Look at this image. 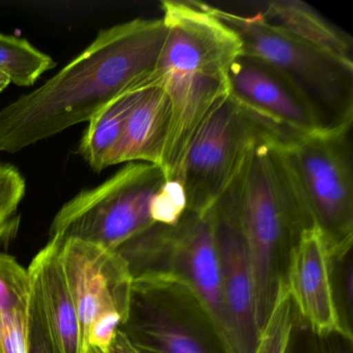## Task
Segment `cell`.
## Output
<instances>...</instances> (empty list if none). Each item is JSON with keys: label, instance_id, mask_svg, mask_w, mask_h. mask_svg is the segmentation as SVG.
<instances>
[{"label": "cell", "instance_id": "cell-1", "mask_svg": "<svg viewBox=\"0 0 353 353\" xmlns=\"http://www.w3.org/2000/svg\"><path fill=\"white\" fill-rule=\"evenodd\" d=\"M167 36L163 18H137L99 32L57 75L0 110V152H20L88 123L121 94L156 86Z\"/></svg>", "mask_w": 353, "mask_h": 353}, {"label": "cell", "instance_id": "cell-10", "mask_svg": "<svg viewBox=\"0 0 353 353\" xmlns=\"http://www.w3.org/2000/svg\"><path fill=\"white\" fill-rule=\"evenodd\" d=\"M237 176L212 206L222 270V348L224 353H253L259 324L253 276L239 214Z\"/></svg>", "mask_w": 353, "mask_h": 353}, {"label": "cell", "instance_id": "cell-6", "mask_svg": "<svg viewBox=\"0 0 353 353\" xmlns=\"http://www.w3.org/2000/svg\"><path fill=\"white\" fill-rule=\"evenodd\" d=\"M208 7L239 37L243 54L292 80L321 111L328 125L353 117V67L301 42L259 13L241 16Z\"/></svg>", "mask_w": 353, "mask_h": 353}, {"label": "cell", "instance_id": "cell-23", "mask_svg": "<svg viewBox=\"0 0 353 353\" xmlns=\"http://www.w3.org/2000/svg\"><path fill=\"white\" fill-rule=\"evenodd\" d=\"M26 179L13 165L0 164V226L15 218L26 195Z\"/></svg>", "mask_w": 353, "mask_h": 353}, {"label": "cell", "instance_id": "cell-8", "mask_svg": "<svg viewBox=\"0 0 353 353\" xmlns=\"http://www.w3.org/2000/svg\"><path fill=\"white\" fill-rule=\"evenodd\" d=\"M61 241V265L79 317L84 352L107 353L129 316L134 281L129 264L102 245Z\"/></svg>", "mask_w": 353, "mask_h": 353}, {"label": "cell", "instance_id": "cell-24", "mask_svg": "<svg viewBox=\"0 0 353 353\" xmlns=\"http://www.w3.org/2000/svg\"><path fill=\"white\" fill-rule=\"evenodd\" d=\"M28 353H59L32 291L28 318Z\"/></svg>", "mask_w": 353, "mask_h": 353}, {"label": "cell", "instance_id": "cell-16", "mask_svg": "<svg viewBox=\"0 0 353 353\" xmlns=\"http://www.w3.org/2000/svg\"><path fill=\"white\" fill-rule=\"evenodd\" d=\"M258 13L265 21L332 59L353 67L352 39L299 0H272Z\"/></svg>", "mask_w": 353, "mask_h": 353}, {"label": "cell", "instance_id": "cell-4", "mask_svg": "<svg viewBox=\"0 0 353 353\" xmlns=\"http://www.w3.org/2000/svg\"><path fill=\"white\" fill-rule=\"evenodd\" d=\"M353 117L309 134H288L279 150L310 222L323 231L334 253L350 247L353 172L349 133Z\"/></svg>", "mask_w": 353, "mask_h": 353}, {"label": "cell", "instance_id": "cell-14", "mask_svg": "<svg viewBox=\"0 0 353 353\" xmlns=\"http://www.w3.org/2000/svg\"><path fill=\"white\" fill-rule=\"evenodd\" d=\"M61 245L59 237H50L30 262L32 294L59 353H85L77 310L61 265Z\"/></svg>", "mask_w": 353, "mask_h": 353}, {"label": "cell", "instance_id": "cell-26", "mask_svg": "<svg viewBox=\"0 0 353 353\" xmlns=\"http://www.w3.org/2000/svg\"><path fill=\"white\" fill-rule=\"evenodd\" d=\"M18 227H19V218L18 216H15L9 222L1 225L0 226V243L11 239V236H13L17 231Z\"/></svg>", "mask_w": 353, "mask_h": 353}, {"label": "cell", "instance_id": "cell-27", "mask_svg": "<svg viewBox=\"0 0 353 353\" xmlns=\"http://www.w3.org/2000/svg\"><path fill=\"white\" fill-rule=\"evenodd\" d=\"M0 353H1V351H0Z\"/></svg>", "mask_w": 353, "mask_h": 353}, {"label": "cell", "instance_id": "cell-18", "mask_svg": "<svg viewBox=\"0 0 353 353\" xmlns=\"http://www.w3.org/2000/svg\"><path fill=\"white\" fill-rule=\"evenodd\" d=\"M55 61L28 41L0 34V92L9 84L32 86L55 67Z\"/></svg>", "mask_w": 353, "mask_h": 353}, {"label": "cell", "instance_id": "cell-19", "mask_svg": "<svg viewBox=\"0 0 353 353\" xmlns=\"http://www.w3.org/2000/svg\"><path fill=\"white\" fill-rule=\"evenodd\" d=\"M294 307L289 296L285 281L281 279L274 286L272 303L262 323L253 353H289L293 332Z\"/></svg>", "mask_w": 353, "mask_h": 353}, {"label": "cell", "instance_id": "cell-2", "mask_svg": "<svg viewBox=\"0 0 353 353\" xmlns=\"http://www.w3.org/2000/svg\"><path fill=\"white\" fill-rule=\"evenodd\" d=\"M161 8L168 36L154 79L168 96L171 108L161 168L167 181H181L192 139L230 94L229 68L243 53V45L205 3L164 0Z\"/></svg>", "mask_w": 353, "mask_h": 353}, {"label": "cell", "instance_id": "cell-20", "mask_svg": "<svg viewBox=\"0 0 353 353\" xmlns=\"http://www.w3.org/2000/svg\"><path fill=\"white\" fill-rule=\"evenodd\" d=\"M32 299V283L28 268L13 256L0 253V313L28 307Z\"/></svg>", "mask_w": 353, "mask_h": 353}, {"label": "cell", "instance_id": "cell-12", "mask_svg": "<svg viewBox=\"0 0 353 353\" xmlns=\"http://www.w3.org/2000/svg\"><path fill=\"white\" fill-rule=\"evenodd\" d=\"M334 250L319 226L301 229L293 243L285 279L293 307L315 334H345L332 282Z\"/></svg>", "mask_w": 353, "mask_h": 353}, {"label": "cell", "instance_id": "cell-17", "mask_svg": "<svg viewBox=\"0 0 353 353\" xmlns=\"http://www.w3.org/2000/svg\"><path fill=\"white\" fill-rule=\"evenodd\" d=\"M145 90L148 88L130 90L121 94L88 121L77 154L92 170L100 172L110 167L111 158L123 137L130 115Z\"/></svg>", "mask_w": 353, "mask_h": 353}, {"label": "cell", "instance_id": "cell-15", "mask_svg": "<svg viewBox=\"0 0 353 353\" xmlns=\"http://www.w3.org/2000/svg\"><path fill=\"white\" fill-rule=\"evenodd\" d=\"M170 123V102L165 90L159 85L144 90L130 115L110 166L135 162L162 166Z\"/></svg>", "mask_w": 353, "mask_h": 353}, {"label": "cell", "instance_id": "cell-9", "mask_svg": "<svg viewBox=\"0 0 353 353\" xmlns=\"http://www.w3.org/2000/svg\"><path fill=\"white\" fill-rule=\"evenodd\" d=\"M190 291L170 274L146 272L134 276L127 321L121 330L141 353H219L191 312L197 301L183 303ZM208 319V318H206Z\"/></svg>", "mask_w": 353, "mask_h": 353}, {"label": "cell", "instance_id": "cell-13", "mask_svg": "<svg viewBox=\"0 0 353 353\" xmlns=\"http://www.w3.org/2000/svg\"><path fill=\"white\" fill-rule=\"evenodd\" d=\"M167 250L177 268L169 274L193 295L222 346V270L212 208L203 214L185 212L173 227Z\"/></svg>", "mask_w": 353, "mask_h": 353}, {"label": "cell", "instance_id": "cell-5", "mask_svg": "<svg viewBox=\"0 0 353 353\" xmlns=\"http://www.w3.org/2000/svg\"><path fill=\"white\" fill-rule=\"evenodd\" d=\"M166 181L160 166L127 163L98 187L63 204L51 223L49 236L81 239L117 252L156 226L152 202Z\"/></svg>", "mask_w": 353, "mask_h": 353}, {"label": "cell", "instance_id": "cell-3", "mask_svg": "<svg viewBox=\"0 0 353 353\" xmlns=\"http://www.w3.org/2000/svg\"><path fill=\"white\" fill-rule=\"evenodd\" d=\"M268 137L251 150L239 181V214L255 289L259 330L274 290V263L281 248L309 226L284 161L279 140Z\"/></svg>", "mask_w": 353, "mask_h": 353}, {"label": "cell", "instance_id": "cell-25", "mask_svg": "<svg viewBox=\"0 0 353 353\" xmlns=\"http://www.w3.org/2000/svg\"><path fill=\"white\" fill-rule=\"evenodd\" d=\"M107 353H141L132 344L127 334L121 330L117 332L114 342L111 345Z\"/></svg>", "mask_w": 353, "mask_h": 353}, {"label": "cell", "instance_id": "cell-22", "mask_svg": "<svg viewBox=\"0 0 353 353\" xmlns=\"http://www.w3.org/2000/svg\"><path fill=\"white\" fill-rule=\"evenodd\" d=\"M30 307L0 313L1 353H28Z\"/></svg>", "mask_w": 353, "mask_h": 353}, {"label": "cell", "instance_id": "cell-11", "mask_svg": "<svg viewBox=\"0 0 353 353\" xmlns=\"http://www.w3.org/2000/svg\"><path fill=\"white\" fill-rule=\"evenodd\" d=\"M230 94L286 134L328 127L321 111L287 76L241 53L228 72Z\"/></svg>", "mask_w": 353, "mask_h": 353}, {"label": "cell", "instance_id": "cell-7", "mask_svg": "<svg viewBox=\"0 0 353 353\" xmlns=\"http://www.w3.org/2000/svg\"><path fill=\"white\" fill-rule=\"evenodd\" d=\"M286 135L229 94L202 123L188 148L181 171L187 212L210 210L258 142Z\"/></svg>", "mask_w": 353, "mask_h": 353}, {"label": "cell", "instance_id": "cell-21", "mask_svg": "<svg viewBox=\"0 0 353 353\" xmlns=\"http://www.w3.org/2000/svg\"><path fill=\"white\" fill-rule=\"evenodd\" d=\"M185 212L187 200L181 181H166L152 202V218L154 224L176 226Z\"/></svg>", "mask_w": 353, "mask_h": 353}]
</instances>
